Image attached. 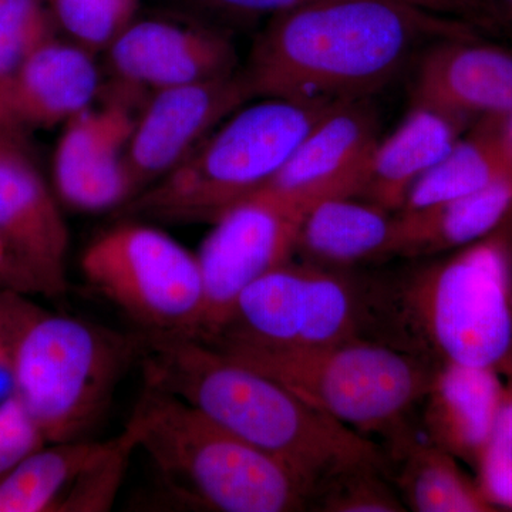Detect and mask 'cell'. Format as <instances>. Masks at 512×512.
Segmentation results:
<instances>
[{
    "label": "cell",
    "instance_id": "obj_16",
    "mask_svg": "<svg viewBox=\"0 0 512 512\" xmlns=\"http://www.w3.org/2000/svg\"><path fill=\"white\" fill-rule=\"evenodd\" d=\"M414 100L458 119H497L512 110V53L463 36L434 43L421 59Z\"/></svg>",
    "mask_w": 512,
    "mask_h": 512
},
{
    "label": "cell",
    "instance_id": "obj_5",
    "mask_svg": "<svg viewBox=\"0 0 512 512\" xmlns=\"http://www.w3.org/2000/svg\"><path fill=\"white\" fill-rule=\"evenodd\" d=\"M333 106L262 99L241 107L187 160L120 208L121 217L180 224L214 221L271 183Z\"/></svg>",
    "mask_w": 512,
    "mask_h": 512
},
{
    "label": "cell",
    "instance_id": "obj_23",
    "mask_svg": "<svg viewBox=\"0 0 512 512\" xmlns=\"http://www.w3.org/2000/svg\"><path fill=\"white\" fill-rule=\"evenodd\" d=\"M497 119L481 120L473 133L461 137L439 163L410 188L399 212H410L456 200L512 177Z\"/></svg>",
    "mask_w": 512,
    "mask_h": 512
},
{
    "label": "cell",
    "instance_id": "obj_17",
    "mask_svg": "<svg viewBox=\"0 0 512 512\" xmlns=\"http://www.w3.org/2000/svg\"><path fill=\"white\" fill-rule=\"evenodd\" d=\"M100 83L93 53L55 33L30 53L3 94V103L23 130L49 128L92 107Z\"/></svg>",
    "mask_w": 512,
    "mask_h": 512
},
{
    "label": "cell",
    "instance_id": "obj_15",
    "mask_svg": "<svg viewBox=\"0 0 512 512\" xmlns=\"http://www.w3.org/2000/svg\"><path fill=\"white\" fill-rule=\"evenodd\" d=\"M107 59L124 86L150 92L238 70L237 50L227 33L170 19L134 20L107 49Z\"/></svg>",
    "mask_w": 512,
    "mask_h": 512
},
{
    "label": "cell",
    "instance_id": "obj_7",
    "mask_svg": "<svg viewBox=\"0 0 512 512\" xmlns=\"http://www.w3.org/2000/svg\"><path fill=\"white\" fill-rule=\"evenodd\" d=\"M407 303L441 362L497 372L511 362V258L504 235H487L424 269Z\"/></svg>",
    "mask_w": 512,
    "mask_h": 512
},
{
    "label": "cell",
    "instance_id": "obj_22",
    "mask_svg": "<svg viewBox=\"0 0 512 512\" xmlns=\"http://www.w3.org/2000/svg\"><path fill=\"white\" fill-rule=\"evenodd\" d=\"M113 440L60 441L32 451L0 480V512H60L84 471Z\"/></svg>",
    "mask_w": 512,
    "mask_h": 512
},
{
    "label": "cell",
    "instance_id": "obj_35",
    "mask_svg": "<svg viewBox=\"0 0 512 512\" xmlns=\"http://www.w3.org/2000/svg\"><path fill=\"white\" fill-rule=\"evenodd\" d=\"M505 9H507L508 15L512 19V0H503Z\"/></svg>",
    "mask_w": 512,
    "mask_h": 512
},
{
    "label": "cell",
    "instance_id": "obj_6",
    "mask_svg": "<svg viewBox=\"0 0 512 512\" xmlns=\"http://www.w3.org/2000/svg\"><path fill=\"white\" fill-rule=\"evenodd\" d=\"M217 350L284 384L359 433L397 426L423 399L433 376L420 360L359 338L316 349Z\"/></svg>",
    "mask_w": 512,
    "mask_h": 512
},
{
    "label": "cell",
    "instance_id": "obj_14",
    "mask_svg": "<svg viewBox=\"0 0 512 512\" xmlns=\"http://www.w3.org/2000/svg\"><path fill=\"white\" fill-rule=\"evenodd\" d=\"M377 141L376 117L360 100L336 104L261 190L303 211L329 198L360 197Z\"/></svg>",
    "mask_w": 512,
    "mask_h": 512
},
{
    "label": "cell",
    "instance_id": "obj_26",
    "mask_svg": "<svg viewBox=\"0 0 512 512\" xmlns=\"http://www.w3.org/2000/svg\"><path fill=\"white\" fill-rule=\"evenodd\" d=\"M46 0H0V97L43 40L56 33ZM5 104V103H3Z\"/></svg>",
    "mask_w": 512,
    "mask_h": 512
},
{
    "label": "cell",
    "instance_id": "obj_25",
    "mask_svg": "<svg viewBox=\"0 0 512 512\" xmlns=\"http://www.w3.org/2000/svg\"><path fill=\"white\" fill-rule=\"evenodd\" d=\"M56 28L93 55L107 49L136 20L140 0H46Z\"/></svg>",
    "mask_w": 512,
    "mask_h": 512
},
{
    "label": "cell",
    "instance_id": "obj_30",
    "mask_svg": "<svg viewBox=\"0 0 512 512\" xmlns=\"http://www.w3.org/2000/svg\"><path fill=\"white\" fill-rule=\"evenodd\" d=\"M192 8L232 19H258L276 15L299 0H181Z\"/></svg>",
    "mask_w": 512,
    "mask_h": 512
},
{
    "label": "cell",
    "instance_id": "obj_33",
    "mask_svg": "<svg viewBox=\"0 0 512 512\" xmlns=\"http://www.w3.org/2000/svg\"><path fill=\"white\" fill-rule=\"evenodd\" d=\"M498 133H500L501 143H503L505 156L510 164L512 173V110L503 117H498Z\"/></svg>",
    "mask_w": 512,
    "mask_h": 512
},
{
    "label": "cell",
    "instance_id": "obj_31",
    "mask_svg": "<svg viewBox=\"0 0 512 512\" xmlns=\"http://www.w3.org/2000/svg\"><path fill=\"white\" fill-rule=\"evenodd\" d=\"M0 289L35 295L28 279L16 268L8 255L0 249Z\"/></svg>",
    "mask_w": 512,
    "mask_h": 512
},
{
    "label": "cell",
    "instance_id": "obj_4",
    "mask_svg": "<svg viewBox=\"0 0 512 512\" xmlns=\"http://www.w3.org/2000/svg\"><path fill=\"white\" fill-rule=\"evenodd\" d=\"M127 424L168 490L188 504L291 512L312 503L313 488L291 467L165 390L146 384Z\"/></svg>",
    "mask_w": 512,
    "mask_h": 512
},
{
    "label": "cell",
    "instance_id": "obj_8",
    "mask_svg": "<svg viewBox=\"0 0 512 512\" xmlns=\"http://www.w3.org/2000/svg\"><path fill=\"white\" fill-rule=\"evenodd\" d=\"M84 281L148 338H198L205 311L197 254L164 231L124 218L80 258Z\"/></svg>",
    "mask_w": 512,
    "mask_h": 512
},
{
    "label": "cell",
    "instance_id": "obj_13",
    "mask_svg": "<svg viewBox=\"0 0 512 512\" xmlns=\"http://www.w3.org/2000/svg\"><path fill=\"white\" fill-rule=\"evenodd\" d=\"M136 114L123 100L80 111L66 124L53 158L57 198L73 210L123 208L136 188L127 165V146Z\"/></svg>",
    "mask_w": 512,
    "mask_h": 512
},
{
    "label": "cell",
    "instance_id": "obj_10",
    "mask_svg": "<svg viewBox=\"0 0 512 512\" xmlns=\"http://www.w3.org/2000/svg\"><path fill=\"white\" fill-rule=\"evenodd\" d=\"M306 211L259 190L221 212L197 252L205 311L197 339L215 335L252 282L291 261Z\"/></svg>",
    "mask_w": 512,
    "mask_h": 512
},
{
    "label": "cell",
    "instance_id": "obj_34",
    "mask_svg": "<svg viewBox=\"0 0 512 512\" xmlns=\"http://www.w3.org/2000/svg\"><path fill=\"white\" fill-rule=\"evenodd\" d=\"M0 130H23L15 123V120L10 117L8 110H6L5 104H3L2 97H0Z\"/></svg>",
    "mask_w": 512,
    "mask_h": 512
},
{
    "label": "cell",
    "instance_id": "obj_11",
    "mask_svg": "<svg viewBox=\"0 0 512 512\" xmlns=\"http://www.w3.org/2000/svg\"><path fill=\"white\" fill-rule=\"evenodd\" d=\"M69 244L59 198L33 158L26 131L0 130V249L35 295L60 298L69 289Z\"/></svg>",
    "mask_w": 512,
    "mask_h": 512
},
{
    "label": "cell",
    "instance_id": "obj_18",
    "mask_svg": "<svg viewBox=\"0 0 512 512\" xmlns=\"http://www.w3.org/2000/svg\"><path fill=\"white\" fill-rule=\"evenodd\" d=\"M504 389L495 369L444 362L433 372L423 397L430 443L477 466Z\"/></svg>",
    "mask_w": 512,
    "mask_h": 512
},
{
    "label": "cell",
    "instance_id": "obj_3",
    "mask_svg": "<svg viewBox=\"0 0 512 512\" xmlns=\"http://www.w3.org/2000/svg\"><path fill=\"white\" fill-rule=\"evenodd\" d=\"M28 296L0 289V333L12 360L15 397L46 443L87 439L140 360L143 335L46 311Z\"/></svg>",
    "mask_w": 512,
    "mask_h": 512
},
{
    "label": "cell",
    "instance_id": "obj_29",
    "mask_svg": "<svg viewBox=\"0 0 512 512\" xmlns=\"http://www.w3.org/2000/svg\"><path fill=\"white\" fill-rule=\"evenodd\" d=\"M43 444L46 440L16 397L0 406V480Z\"/></svg>",
    "mask_w": 512,
    "mask_h": 512
},
{
    "label": "cell",
    "instance_id": "obj_21",
    "mask_svg": "<svg viewBox=\"0 0 512 512\" xmlns=\"http://www.w3.org/2000/svg\"><path fill=\"white\" fill-rule=\"evenodd\" d=\"M511 210L512 177H505L456 200L399 212L393 254L429 255L467 247L493 234Z\"/></svg>",
    "mask_w": 512,
    "mask_h": 512
},
{
    "label": "cell",
    "instance_id": "obj_2",
    "mask_svg": "<svg viewBox=\"0 0 512 512\" xmlns=\"http://www.w3.org/2000/svg\"><path fill=\"white\" fill-rule=\"evenodd\" d=\"M144 382L180 397L313 488L350 471L382 470V450L359 431L306 402L284 384L197 338L144 336Z\"/></svg>",
    "mask_w": 512,
    "mask_h": 512
},
{
    "label": "cell",
    "instance_id": "obj_1",
    "mask_svg": "<svg viewBox=\"0 0 512 512\" xmlns=\"http://www.w3.org/2000/svg\"><path fill=\"white\" fill-rule=\"evenodd\" d=\"M463 26L406 0H299L269 18L242 69L255 97L356 101L392 80L426 40Z\"/></svg>",
    "mask_w": 512,
    "mask_h": 512
},
{
    "label": "cell",
    "instance_id": "obj_27",
    "mask_svg": "<svg viewBox=\"0 0 512 512\" xmlns=\"http://www.w3.org/2000/svg\"><path fill=\"white\" fill-rule=\"evenodd\" d=\"M476 467L477 484L488 503L512 510V380L505 384L503 402Z\"/></svg>",
    "mask_w": 512,
    "mask_h": 512
},
{
    "label": "cell",
    "instance_id": "obj_19",
    "mask_svg": "<svg viewBox=\"0 0 512 512\" xmlns=\"http://www.w3.org/2000/svg\"><path fill=\"white\" fill-rule=\"evenodd\" d=\"M467 121L414 100L399 127L377 141L362 195L387 211L402 208L410 188L463 137Z\"/></svg>",
    "mask_w": 512,
    "mask_h": 512
},
{
    "label": "cell",
    "instance_id": "obj_28",
    "mask_svg": "<svg viewBox=\"0 0 512 512\" xmlns=\"http://www.w3.org/2000/svg\"><path fill=\"white\" fill-rule=\"evenodd\" d=\"M380 470L350 471L328 481L316 491L320 511L330 512H397L403 505L380 480Z\"/></svg>",
    "mask_w": 512,
    "mask_h": 512
},
{
    "label": "cell",
    "instance_id": "obj_20",
    "mask_svg": "<svg viewBox=\"0 0 512 512\" xmlns=\"http://www.w3.org/2000/svg\"><path fill=\"white\" fill-rule=\"evenodd\" d=\"M396 217L370 201L355 197L316 202L303 215L296 252L306 262L340 269L384 254H393Z\"/></svg>",
    "mask_w": 512,
    "mask_h": 512
},
{
    "label": "cell",
    "instance_id": "obj_9",
    "mask_svg": "<svg viewBox=\"0 0 512 512\" xmlns=\"http://www.w3.org/2000/svg\"><path fill=\"white\" fill-rule=\"evenodd\" d=\"M357 328L355 289L339 269L289 261L252 282L225 325L200 340L217 349H316L356 339Z\"/></svg>",
    "mask_w": 512,
    "mask_h": 512
},
{
    "label": "cell",
    "instance_id": "obj_32",
    "mask_svg": "<svg viewBox=\"0 0 512 512\" xmlns=\"http://www.w3.org/2000/svg\"><path fill=\"white\" fill-rule=\"evenodd\" d=\"M406 2L431 10V12L441 13V15L456 12L464 3L463 0H406Z\"/></svg>",
    "mask_w": 512,
    "mask_h": 512
},
{
    "label": "cell",
    "instance_id": "obj_24",
    "mask_svg": "<svg viewBox=\"0 0 512 512\" xmlns=\"http://www.w3.org/2000/svg\"><path fill=\"white\" fill-rule=\"evenodd\" d=\"M399 487L409 507L419 512H491L493 505L460 470L456 457L434 444H410Z\"/></svg>",
    "mask_w": 512,
    "mask_h": 512
},
{
    "label": "cell",
    "instance_id": "obj_12",
    "mask_svg": "<svg viewBox=\"0 0 512 512\" xmlns=\"http://www.w3.org/2000/svg\"><path fill=\"white\" fill-rule=\"evenodd\" d=\"M252 99L242 70L153 92L136 116L127 146L136 197L187 160L222 121Z\"/></svg>",
    "mask_w": 512,
    "mask_h": 512
}]
</instances>
